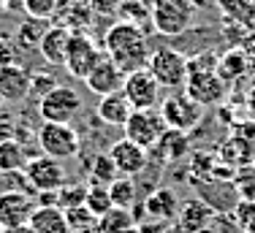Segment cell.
I'll return each instance as SVG.
<instances>
[{
  "instance_id": "1",
  "label": "cell",
  "mask_w": 255,
  "mask_h": 233,
  "mask_svg": "<svg viewBox=\"0 0 255 233\" xmlns=\"http://www.w3.org/2000/svg\"><path fill=\"white\" fill-rule=\"evenodd\" d=\"M101 49H103L106 57H112L114 63L123 68L125 76L133 71H144L149 65V57H152L144 30L133 22H125V19L114 22L112 27L106 30Z\"/></svg>"
},
{
  "instance_id": "2",
  "label": "cell",
  "mask_w": 255,
  "mask_h": 233,
  "mask_svg": "<svg viewBox=\"0 0 255 233\" xmlns=\"http://www.w3.org/2000/svg\"><path fill=\"white\" fill-rule=\"evenodd\" d=\"M185 93L198 103V106H217L228 93V82L217 73V54L206 52L198 57L187 60V82Z\"/></svg>"
},
{
  "instance_id": "3",
  "label": "cell",
  "mask_w": 255,
  "mask_h": 233,
  "mask_svg": "<svg viewBox=\"0 0 255 233\" xmlns=\"http://www.w3.org/2000/svg\"><path fill=\"white\" fill-rule=\"evenodd\" d=\"M35 141H38L41 152L54 160H71L82 149V138H79L76 127L60 125V122H41L35 130Z\"/></svg>"
},
{
  "instance_id": "4",
  "label": "cell",
  "mask_w": 255,
  "mask_h": 233,
  "mask_svg": "<svg viewBox=\"0 0 255 233\" xmlns=\"http://www.w3.org/2000/svg\"><path fill=\"white\" fill-rule=\"evenodd\" d=\"M147 68H149V73L155 76V82L160 84L163 90H168V93H179V90H185L187 57L179 52V49H171V46L155 49Z\"/></svg>"
},
{
  "instance_id": "5",
  "label": "cell",
  "mask_w": 255,
  "mask_h": 233,
  "mask_svg": "<svg viewBox=\"0 0 255 233\" xmlns=\"http://www.w3.org/2000/svg\"><path fill=\"white\" fill-rule=\"evenodd\" d=\"M193 14H196L193 0H152V27L168 38L187 33L193 24Z\"/></svg>"
},
{
  "instance_id": "6",
  "label": "cell",
  "mask_w": 255,
  "mask_h": 233,
  "mask_svg": "<svg viewBox=\"0 0 255 233\" xmlns=\"http://www.w3.org/2000/svg\"><path fill=\"white\" fill-rule=\"evenodd\" d=\"M204 106H198L185 90L179 93H168L166 101H160V114L166 119L168 130H179V133H190L193 127L201 125L204 119Z\"/></svg>"
},
{
  "instance_id": "7",
  "label": "cell",
  "mask_w": 255,
  "mask_h": 233,
  "mask_svg": "<svg viewBox=\"0 0 255 233\" xmlns=\"http://www.w3.org/2000/svg\"><path fill=\"white\" fill-rule=\"evenodd\" d=\"M125 138H130L133 144L144 146L147 152H152L160 138L166 136V119H163L160 109H138V112H130L125 122Z\"/></svg>"
},
{
  "instance_id": "8",
  "label": "cell",
  "mask_w": 255,
  "mask_h": 233,
  "mask_svg": "<svg viewBox=\"0 0 255 233\" xmlns=\"http://www.w3.org/2000/svg\"><path fill=\"white\" fill-rule=\"evenodd\" d=\"M82 112V95L68 84H57L49 95L38 101V116L41 122H60V125H71L74 116Z\"/></svg>"
},
{
  "instance_id": "9",
  "label": "cell",
  "mask_w": 255,
  "mask_h": 233,
  "mask_svg": "<svg viewBox=\"0 0 255 233\" xmlns=\"http://www.w3.org/2000/svg\"><path fill=\"white\" fill-rule=\"evenodd\" d=\"M101 60H103V49L95 44L90 35L74 33L71 41H68V52H65V65L63 68L74 79H82L84 82V79L90 76V71H93Z\"/></svg>"
},
{
  "instance_id": "10",
  "label": "cell",
  "mask_w": 255,
  "mask_h": 233,
  "mask_svg": "<svg viewBox=\"0 0 255 233\" xmlns=\"http://www.w3.org/2000/svg\"><path fill=\"white\" fill-rule=\"evenodd\" d=\"M25 176L30 182V187L35 190V198L41 193H57L60 187L65 185V168L60 160L54 157H30L27 165H25Z\"/></svg>"
},
{
  "instance_id": "11",
  "label": "cell",
  "mask_w": 255,
  "mask_h": 233,
  "mask_svg": "<svg viewBox=\"0 0 255 233\" xmlns=\"http://www.w3.org/2000/svg\"><path fill=\"white\" fill-rule=\"evenodd\" d=\"M123 93H125L133 112H138V109H157L163 87L155 82V76L149 73V68H144V71L128 73L125 84H123Z\"/></svg>"
},
{
  "instance_id": "12",
  "label": "cell",
  "mask_w": 255,
  "mask_h": 233,
  "mask_svg": "<svg viewBox=\"0 0 255 233\" xmlns=\"http://www.w3.org/2000/svg\"><path fill=\"white\" fill-rule=\"evenodd\" d=\"M38 201L22 190H3L0 193V228H16L27 225Z\"/></svg>"
},
{
  "instance_id": "13",
  "label": "cell",
  "mask_w": 255,
  "mask_h": 233,
  "mask_svg": "<svg viewBox=\"0 0 255 233\" xmlns=\"http://www.w3.org/2000/svg\"><path fill=\"white\" fill-rule=\"evenodd\" d=\"M109 155H112L114 165H117L120 176H130V179H136L138 174H144L149 165V152L144 149V146L133 144L130 138H120L112 144V149H109Z\"/></svg>"
},
{
  "instance_id": "14",
  "label": "cell",
  "mask_w": 255,
  "mask_h": 233,
  "mask_svg": "<svg viewBox=\"0 0 255 233\" xmlns=\"http://www.w3.org/2000/svg\"><path fill=\"white\" fill-rule=\"evenodd\" d=\"M84 84H87V90L93 95L103 98V95H112V93H120V90H123L125 73H123V68H120L112 57L103 54V60L95 65L93 71H90V76L84 79Z\"/></svg>"
},
{
  "instance_id": "15",
  "label": "cell",
  "mask_w": 255,
  "mask_h": 233,
  "mask_svg": "<svg viewBox=\"0 0 255 233\" xmlns=\"http://www.w3.org/2000/svg\"><path fill=\"white\" fill-rule=\"evenodd\" d=\"M30 98V71L25 65H8L0 71V101L22 103Z\"/></svg>"
},
{
  "instance_id": "16",
  "label": "cell",
  "mask_w": 255,
  "mask_h": 233,
  "mask_svg": "<svg viewBox=\"0 0 255 233\" xmlns=\"http://www.w3.org/2000/svg\"><path fill=\"white\" fill-rule=\"evenodd\" d=\"M71 35H74V30H68L65 24H52V27H46L44 38H41V44H38L41 57L49 65H65V52H68Z\"/></svg>"
},
{
  "instance_id": "17",
  "label": "cell",
  "mask_w": 255,
  "mask_h": 233,
  "mask_svg": "<svg viewBox=\"0 0 255 233\" xmlns=\"http://www.w3.org/2000/svg\"><path fill=\"white\" fill-rule=\"evenodd\" d=\"M130 112L133 109H130V103H128L123 90H120V93H112V95H103L98 101V106H95L98 119L103 122V125H109V127H125Z\"/></svg>"
},
{
  "instance_id": "18",
  "label": "cell",
  "mask_w": 255,
  "mask_h": 233,
  "mask_svg": "<svg viewBox=\"0 0 255 233\" xmlns=\"http://www.w3.org/2000/svg\"><path fill=\"white\" fill-rule=\"evenodd\" d=\"M27 225L33 228V233H71L68 217L60 206H35Z\"/></svg>"
},
{
  "instance_id": "19",
  "label": "cell",
  "mask_w": 255,
  "mask_h": 233,
  "mask_svg": "<svg viewBox=\"0 0 255 233\" xmlns=\"http://www.w3.org/2000/svg\"><path fill=\"white\" fill-rule=\"evenodd\" d=\"M27 152L19 138H3L0 141V174H22L27 165Z\"/></svg>"
},
{
  "instance_id": "20",
  "label": "cell",
  "mask_w": 255,
  "mask_h": 233,
  "mask_svg": "<svg viewBox=\"0 0 255 233\" xmlns=\"http://www.w3.org/2000/svg\"><path fill=\"white\" fill-rule=\"evenodd\" d=\"M179 231L182 233H198V231H206L212 220V206L209 204H201V201H187L179 212Z\"/></svg>"
},
{
  "instance_id": "21",
  "label": "cell",
  "mask_w": 255,
  "mask_h": 233,
  "mask_svg": "<svg viewBox=\"0 0 255 233\" xmlns=\"http://www.w3.org/2000/svg\"><path fill=\"white\" fill-rule=\"evenodd\" d=\"M220 155H223V160L231 163V165H247V163L255 160V141H247L242 133H234V136L226 141Z\"/></svg>"
},
{
  "instance_id": "22",
  "label": "cell",
  "mask_w": 255,
  "mask_h": 233,
  "mask_svg": "<svg viewBox=\"0 0 255 233\" xmlns=\"http://www.w3.org/2000/svg\"><path fill=\"white\" fill-rule=\"evenodd\" d=\"M133 209H109L106 214L98 217V233H133L136 231V220H133Z\"/></svg>"
},
{
  "instance_id": "23",
  "label": "cell",
  "mask_w": 255,
  "mask_h": 233,
  "mask_svg": "<svg viewBox=\"0 0 255 233\" xmlns=\"http://www.w3.org/2000/svg\"><path fill=\"white\" fill-rule=\"evenodd\" d=\"M109 198H112L114 209H133L138 193H136V182L130 176H117V179L109 185Z\"/></svg>"
},
{
  "instance_id": "24",
  "label": "cell",
  "mask_w": 255,
  "mask_h": 233,
  "mask_svg": "<svg viewBox=\"0 0 255 233\" xmlns=\"http://www.w3.org/2000/svg\"><path fill=\"white\" fill-rule=\"evenodd\" d=\"M117 176H120V171H117V165H114L109 152H101V155L93 157V165H90V185L109 187Z\"/></svg>"
},
{
  "instance_id": "25",
  "label": "cell",
  "mask_w": 255,
  "mask_h": 233,
  "mask_svg": "<svg viewBox=\"0 0 255 233\" xmlns=\"http://www.w3.org/2000/svg\"><path fill=\"white\" fill-rule=\"evenodd\" d=\"M144 206H147L149 217H157V220H168L177 214V198H174L171 190H155Z\"/></svg>"
},
{
  "instance_id": "26",
  "label": "cell",
  "mask_w": 255,
  "mask_h": 233,
  "mask_svg": "<svg viewBox=\"0 0 255 233\" xmlns=\"http://www.w3.org/2000/svg\"><path fill=\"white\" fill-rule=\"evenodd\" d=\"M155 149H163V155H166V160H179V157H185L187 152H190V144H187V133H179V130H166V136L160 138V144L155 146Z\"/></svg>"
},
{
  "instance_id": "27",
  "label": "cell",
  "mask_w": 255,
  "mask_h": 233,
  "mask_svg": "<svg viewBox=\"0 0 255 233\" xmlns=\"http://www.w3.org/2000/svg\"><path fill=\"white\" fill-rule=\"evenodd\" d=\"M71 5V0H25V11L27 16H33V19H52L54 14H63L65 8Z\"/></svg>"
},
{
  "instance_id": "28",
  "label": "cell",
  "mask_w": 255,
  "mask_h": 233,
  "mask_svg": "<svg viewBox=\"0 0 255 233\" xmlns=\"http://www.w3.org/2000/svg\"><path fill=\"white\" fill-rule=\"evenodd\" d=\"M44 33H46V24L41 22V19L27 16V19L19 24V30H16V41H19L25 49H38L41 38H44Z\"/></svg>"
},
{
  "instance_id": "29",
  "label": "cell",
  "mask_w": 255,
  "mask_h": 233,
  "mask_svg": "<svg viewBox=\"0 0 255 233\" xmlns=\"http://www.w3.org/2000/svg\"><path fill=\"white\" fill-rule=\"evenodd\" d=\"M84 206L101 217L112 209V198H109V187H101V185H87V198H84Z\"/></svg>"
},
{
  "instance_id": "30",
  "label": "cell",
  "mask_w": 255,
  "mask_h": 233,
  "mask_svg": "<svg viewBox=\"0 0 255 233\" xmlns=\"http://www.w3.org/2000/svg\"><path fill=\"white\" fill-rule=\"evenodd\" d=\"M84 198H87V185H71V187H60L57 190V206L63 212L76 209V206H84Z\"/></svg>"
},
{
  "instance_id": "31",
  "label": "cell",
  "mask_w": 255,
  "mask_h": 233,
  "mask_svg": "<svg viewBox=\"0 0 255 233\" xmlns=\"http://www.w3.org/2000/svg\"><path fill=\"white\" fill-rule=\"evenodd\" d=\"M234 71H236V76H242V73L247 71V57L242 52H228L226 57L217 60V73H220L226 82L234 79Z\"/></svg>"
},
{
  "instance_id": "32",
  "label": "cell",
  "mask_w": 255,
  "mask_h": 233,
  "mask_svg": "<svg viewBox=\"0 0 255 233\" xmlns=\"http://www.w3.org/2000/svg\"><path fill=\"white\" fill-rule=\"evenodd\" d=\"M54 87H57V82H54V76H52L49 71L30 73V95H38V101L44 95H49Z\"/></svg>"
},
{
  "instance_id": "33",
  "label": "cell",
  "mask_w": 255,
  "mask_h": 233,
  "mask_svg": "<svg viewBox=\"0 0 255 233\" xmlns=\"http://www.w3.org/2000/svg\"><path fill=\"white\" fill-rule=\"evenodd\" d=\"M123 3H125V0H87L90 11H93L95 16H114V14H120Z\"/></svg>"
},
{
  "instance_id": "34",
  "label": "cell",
  "mask_w": 255,
  "mask_h": 233,
  "mask_svg": "<svg viewBox=\"0 0 255 233\" xmlns=\"http://www.w3.org/2000/svg\"><path fill=\"white\" fill-rule=\"evenodd\" d=\"M16 57H19L16 44L11 38H5V35H0V71L8 68V65H16Z\"/></svg>"
},
{
  "instance_id": "35",
  "label": "cell",
  "mask_w": 255,
  "mask_h": 233,
  "mask_svg": "<svg viewBox=\"0 0 255 233\" xmlns=\"http://www.w3.org/2000/svg\"><path fill=\"white\" fill-rule=\"evenodd\" d=\"M0 233H33V228L30 225H16V228H3Z\"/></svg>"
},
{
  "instance_id": "36",
  "label": "cell",
  "mask_w": 255,
  "mask_h": 233,
  "mask_svg": "<svg viewBox=\"0 0 255 233\" xmlns=\"http://www.w3.org/2000/svg\"><path fill=\"white\" fill-rule=\"evenodd\" d=\"M133 3H149V0H133Z\"/></svg>"
},
{
  "instance_id": "37",
  "label": "cell",
  "mask_w": 255,
  "mask_h": 233,
  "mask_svg": "<svg viewBox=\"0 0 255 233\" xmlns=\"http://www.w3.org/2000/svg\"><path fill=\"white\" fill-rule=\"evenodd\" d=\"M0 231H3V228H0Z\"/></svg>"
}]
</instances>
